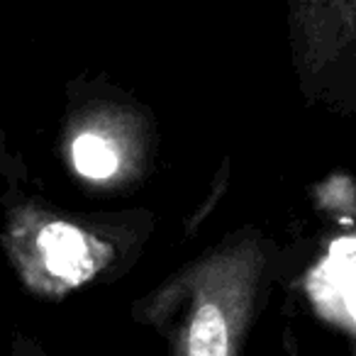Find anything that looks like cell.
Listing matches in <instances>:
<instances>
[{
	"label": "cell",
	"instance_id": "1",
	"mask_svg": "<svg viewBox=\"0 0 356 356\" xmlns=\"http://www.w3.org/2000/svg\"><path fill=\"white\" fill-rule=\"evenodd\" d=\"M271 264V239L244 227L154 288L134 320L163 337L168 356H242Z\"/></svg>",
	"mask_w": 356,
	"mask_h": 356
},
{
	"label": "cell",
	"instance_id": "2",
	"mask_svg": "<svg viewBox=\"0 0 356 356\" xmlns=\"http://www.w3.org/2000/svg\"><path fill=\"white\" fill-rule=\"evenodd\" d=\"M132 239L115 225L20 205L6 227V249L20 281L40 298H61L108 273Z\"/></svg>",
	"mask_w": 356,
	"mask_h": 356
},
{
	"label": "cell",
	"instance_id": "3",
	"mask_svg": "<svg viewBox=\"0 0 356 356\" xmlns=\"http://www.w3.org/2000/svg\"><path fill=\"white\" fill-rule=\"evenodd\" d=\"M288 35L302 95L356 113V0H288Z\"/></svg>",
	"mask_w": 356,
	"mask_h": 356
},
{
	"label": "cell",
	"instance_id": "4",
	"mask_svg": "<svg viewBox=\"0 0 356 356\" xmlns=\"http://www.w3.org/2000/svg\"><path fill=\"white\" fill-rule=\"evenodd\" d=\"M134 115L120 105L90 108L71 124L69 159L81 178L98 186H115L134 176L139 142Z\"/></svg>",
	"mask_w": 356,
	"mask_h": 356
},
{
	"label": "cell",
	"instance_id": "5",
	"mask_svg": "<svg viewBox=\"0 0 356 356\" xmlns=\"http://www.w3.org/2000/svg\"><path fill=\"white\" fill-rule=\"evenodd\" d=\"M8 356H51V354L40 344V341L32 339L30 334H25V332H15V334H13Z\"/></svg>",
	"mask_w": 356,
	"mask_h": 356
}]
</instances>
